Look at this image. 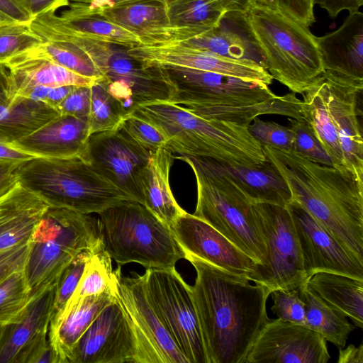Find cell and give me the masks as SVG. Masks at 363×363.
Wrapping results in <instances>:
<instances>
[{"label": "cell", "mask_w": 363, "mask_h": 363, "mask_svg": "<svg viewBox=\"0 0 363 363\" xmlns=\"http://www.w3.org/2000/svg\"><path fill=\"white\" fill-rule=\"evenodd\" d=\"M196 277L191 286L208 363H245L269 320L264 285L230 274L189 254Z\"/></svg>", "instance_id": "obj_1"}, {"label": "cell", "mask_w": 363, "mask_h": 363, "mask_svg": "<svg viewBox=\"0 0 363 363\" xmlns=\"http://www.w3.org/2000/svg\"><path fill=\"white\" fill-rule=\"evenodd\" d=\"M294 201L363 262V178L343 166L262 146Z\"/></svg>", "instance_id": "obj_2"}, {"label": "cell", "mask_w": 363, "mask_h": 363, "mask_svg": "<svg viewBox=\"0 0 363 363\" xmlns=\"http://www.w3.org/2000/svg\"><path fill=\"white\" fill-rule=\"evenodd\" d=\"M175 94L169 101L208 120L249 125L257 116L302 119L296 94L276 95L269 85L212 72L167 66Z\"/></svg>", "instance_id": "obj_3"}, {"label": "cell", "mask_w": 363, "mask_h": 363, "mask_svg": "<svg viewBox=\"0 0 363 363\" xmlns=\"http://www.w3.org/2000/svg\"><path fill=\"white\" fill-rule=\"evenodd\" d=\"M363 78L325 69L302 94V118L334 164L363 178Z\"/></svg>", "instance_id": "obj_4"}, {"label": "cell", "mask_w": 363, "mask_h": 363, "mask_svg": "<svg viewBox=\"0 0 363 363\" xmlns=\"http://www.w3.org/2000/svg\"><path fill=\"white\" fill-rule=\"evenodd\" d=\"M129 114L156 127L167 140L165 147L179 155L228 164H255L267 160L248 125L208 120L169 101L140 104Z\"/></svg>", "instance_id": "obj_5"}, {"label": "cell", "mask_w": 363, "mask_h": 363, "mask_svg": "<svg viewBox=\"0 0 363 363\" xmlns=\"http://www.w3.org/2000/svg\"><path fill=\"white\" fill-rule=\"evenodd\" d=\"M18 177L23 187L50 208L99 214L125 202L135 201L83 157H34L20 164Z\"/></svg>", "instance_id": "obj_6"}, {"label": "cell", "mask_w": 363, "mask_h": 363, "mask_svg": "<svg viewBox=\"0 0 363 363\" xmlns=\"http://www.w3.org/2000/svg\"><path fill=\"white\" fill-rule=\"evenodd\" d=\"M192 169L196 182V217L220 233L259 265L267 263V248L254 203L228 177L203 158L178 156Z\"/></svg>", "instance_id": "obj_7"}, {"label": "cell", "mask_w": 363, "mask_h": 363, "mask_svg": "<svg viewBox=\"0 0 363 363\" xmlns=\"http://www.w3.org/2000/svg\"><path fill=\"white\" fill-rule=\"evenodd\" d=\"M267 70L294 94H303L324 72L316 36L308 26L279 11L254 6L246 13Z\"/></svg>", "instance_id": "obj_8"}, {"label": "cell", "mask_w": 363, "mask_h": 363, "mask_svg": "<svg viewBox=\"0 0 363 363\" xmlns=\"http://www.w3.org/2000/svg\"><path fill=\"white\" fill-rule=\"evenodd\" d=\"M98 215L104 247L118 266L134 262L146 269H173L185 259L172 230L143 205L127 201Z\"/></svg>", "instance_id": "obj_9"}, {"label": "cell", "mask_w": 363, "mask_h": 363, "mask_svg": "<svg viewBox=\"0 0 363 363\" xmlns=\"http://www.w3.org/2000/svg\"><path fill=\"white\" fill-rule=\"evenodd\" d=\"M49 38L71 41L88 54L102 73L108 91L123 107L125 116L140 104L169 101L175 94L164 68L145 66L128 54V48L87 37L58 21L51 26Z\"/></svg>", "instance_id": "obj_10"}, {"label": "cell", "mask_w": 363, "mask_h": 363, "mask_svg": "<svg viewBox=\"0 0 363 363\" xmlns=\"http://www.w3.org/2000/svg\"><path fill=\"white\" fill-rule=\"evenodd\" d=\"M101 243L98 218L49 207L30 238L24 273L32 291L55 284L77 255Z\"/></svg>", "instance_id": "obj_11"}, {"label": "cell", "mask_w": 363, "mask_h": 363, "mask_svg": "<svg viewBox=\"0 0 363 363\" xmlns=\"http://www.w3.org/2000/svg\"><path fill=\"white\" fill-rule=\"evenodd\" d=\"M147 296L189 363H208L199 322L187 284L175 268L147 269Z\"/></svg>", "instance_id": "obj_12"}, {"label": "cell", "mask_w": 363, "mask_h": 363, "mask_svg": "<svg viewBox=\"0 0 363 363\" xmlns=\"http://www.w3.org/2000/svg\"><path fill=\"white\" fill-rule=\"evenodd\" d=\"M254 208L264 236L267 259L264 267H257L255 284L270 291L298 289L307 281L301 250L289 211L267 203H255Z\"/></svg>", "instance_id": "obj_13"}, {"label": "cell", "mask_w": 363, "mask_h": 363, "mask_svg": "<svg viewBox=\"0 0 363 363\" xmlns=\"http://www.w3.org/2000/svg\"><path fill=\"white\" fill-rule=\"evenodd\" d=\"M116 301L131 328L136 363H189L150 303L143 274L118 275Z\"/></svg>", "instance_id": "obj_14"}, {"label": "cell", "mask_w": 363, "mask_h": 363, "mask_svg": "<svg viewBox=\"0 0 363 363\" xmlns=\"http://www.w3.org/2000/svg\"><path fill=\"white\" fill-rule=\"evenodd\" d=\"M326 340L303 325L269 319L251 347L245 363H327Z\"/></svg>", "instance_id": "obj_15"}, {"label": "cell", "mask_w": 363, "mask_h": 363, "mask_svg": "<svg viewBox=\"0 0 363 363\" xmlns=\"http://www.w3.org/2000/svg\"><path fill=\"white\" fill-rule=\"evenodd\" d=\"M286 208L296 228L307 279L324 272L363 280V262L298 203L291 201Z\"/></svg>", "instance_id": "obj_16"}, {"label": "cell", "mask_w": 363, "mask_h": 363, "mask_svg": "<svg viewBox=\"0 0 363 363\" xmlns=\"http://www.w3.org/2000/svg\"><path fill=\"white\" fill-rule=\"evenodd\" d=\"M171 230L185 254L253 281L259 264L205 221L186 212Z\"/></svg>", "instance_id": "obj_17"}, {"label": "cell", "mask_w": 363, "mask_h": 363, "mask_svg": "<svg viewBox=\"0 0 363 363\" xmlns=\"http://www.w3.org/2000/svg\"><path fill=\"white\" fill-rule=\"evenodd\" d=\"M130 324L116 301L105 308L77 342L71 363H136Z\"/></svg>", "instance_id": "obj_18"}, {"label": "cell", "mask_w": 363, "mask_h": 363, "mask_svg": "<svg viewBox=\"0 0 363 363\" xmlns=\"http://www.w3.org/2000/svg\"><path fill=\"white\" fill-rule=\"evenodd\" d=\"M128 52L147 67H182L257 81L269 86L274 79L266 69L255 62L230 59L177 44L139 46L128 48Z\"/></svg>", "instance_id": "obj_19"}, {"label": "cell", "mask_w": 363, "mask_h": 363, "mask_svg": "<svg viewBox=\"0 0 363 363\" xmlns=\"http://www.w3.org/2000/svg\"><path fill=\"white\" fill-rule=\"evenodd\" d=\"M150 153L138 148L117 128L93 133L89 139L91 164L104 177L143 205L140 177Z\"/></svg>", "instance_id": "obj_20"}, {"label": "cell", "mask_w": 363, "mask_h": 363, "mask_svg": "<svg viewBox=\"0 0 363 363\" xmlns=\"http://www.w3.org/2000/svg\"><path fill=\"white\" fill-rule=\"evenodd\" d=\"M55 284L33 292L21 318L0 327V363H26L33 348L48 337Z\"/></svg>", "instance_id": "obj_21"}, {"label": "cell", "mask_w": 363, "mask_h": 363, "mask_svg": "<svg viewBox=\"0 0 363 363\" xmlns=\"http://www.w3.org/2000/svg\"><path fill=\"white\" fill-rule=\"evenodd\" d=\"M90 135L87 118L58 115L32 133L11 144L36 157H79L89 160Z\"/></svg>", "instance_id": "obj_22"}, {"label": "cell", "mask_w": 363, "mask_h": 363, "mask_svg": "<svg viewBox=\"0 0 363 363\" xmlns=\"http://www.w3.org/2000/svg\"><path fill=\"white\" fill-rule=\"evenodd\" d=\"M173 44L230 59L252 61L267 69L266 58L250 27L246 13L225 12L214 28Z\"/></svg>", "instance_id": "obj_23"}, {"label": "cell", "mask_w": 363, "mask_h": 363, "mask_svg": "<svg viewBox=\"0 0 363 363\" xmlns=\"http://www.w3.org/2000/svg\"><path fill=\"white\" fill-rule=\"evenodd\" d=\"M116 290L85 297L52 316L48 336L55 363H71L80 338L102 311L116 301Z\"/></svg>", "instance_id": "obj_24"}, {"label": "cell", "mask_w": 363, "mask_h": 363, "mask_svg": "<svg viewBox=\"0 0 363 363\" xmlns=\"http://www.w3.org/2000/svg\"><path fill=\"white\" fill-rule=\"evenodd\" d=\"M98 16L134 34L141 46H162L184 40L170 23L167 5L159 1L141 0L121 4Z\"/></svg>", "instance_id": "obj_25"}, {"label": "cell", "mask_w": 363, "mask_h": 363, "mask_svg": "<svg viewBox=\"0 0 363 363\" xmlns=\"http://www.w3.org/2000/svg\"><path fill=\"white\" fill-rule=\"evenodd\" d=\"M174 160L172 152L160 148L150 153L140 177L143 205L170 229L186 212L177 202L169 185Z\"/></svg>", "instance_id": "obj_26"}, {"label": "cell", "mask_w": 363, "mask_h": 363, "mask_svg": "<svg viewBox=\"0 0 363 363\" xmlns=\"http://www.w3.org/2000/svg\"><path fill=\"white\" fill-rule=\"evenodd\" d=\"M203 159L214 170L232 179L253 203H267L286 207L291 201L286 182L267 159L255 164H228Z\"/></svg>", "instance_id": "obj_27"}, {"label": "cell", "mask_w": 363, "mask_h": 363, "mask_svg": "<svg viewBox=\"0 0 363 363\" xmlns=\"http://www.w3.org/2000/svg\"><path fill=\"white\" fill-rule=\"evenodd\" d=\"M324 70L363 78V13H349L336 30L316 37Z\"/></svg>", "instance_id": "obj_28"}, {"label": "cell", "mask_w": 363, "mask_h": 363, "mask_svg": "<svg viewBox=\"0 0 363 363\" xmlns=\"http://www.w3.org/2000/svg\"><path fill=\"white\" fill-rule=\"evenodd\" d=\"M4 65L9 70L8 96L10 100L18 92L29 87L91 86L97 80L43 59L9 61Z\"/></svg>", "instance_id": "obj_29"}, {"label": "cell", "mask_w": 363, "mask_h": 363, "mask_svg": "<svg viewBox=\"0 0 363 363\" xmlns=\"http://www.w3.org/2000/svg\"><path fill=\"white\" fill-rule=\"evenodd\" d=\"M306 286L327 305L363 328V280L332 272H317Z\"/></svg>", "instance_id": "obj_30"}, {"label": "cell", "mask_w": 363, "mask_h": 363, "mask_svg": "<svg viewBox=\"0 0 363 363\" xmlns=\"http://www.w3.org/2000/svg\"><path fill=\"white\" fill-rule=\"evenodd\" d=\"M45 103L15 97H0V141L11 143L29 135L57 116Z\"/></svg>", "instance_id": "obj_31"}, {"label": "cell", "mask_w": 363, "mask_h": 363, "mask_svg": "<svg viewBox=\"0 0 363 363\" xmlns=\"http://www.w3.org/2000/svg\"><path fill=\"white\" fill-rule=\"evenodd\" d=\"M30 59L46 60L86 77L95 79L104 78L88 54L79 45L69 40H44L7 62Z\"/></svg>", "instance_id": "obj_32"}, {"label": "cell", "mask_w": 363, "mask_h": 363, "mask_svg": "<svg viewBox=\"0 0 363 363\" xmlns=\"http://www.w3.org/2000/svg\"><path fill=\"white\" fill-rule=\"evenodd\" d=\"M305 303V326L318 332L339 350L345 347L354 325L347 317L323 302L306 284L298 288Z\"/></svg>", "instance_id": "obj_33"}, {"label": "cell", "mask_w": 363, "mask_h": 363, "mask_svg": "<svg viewBox=\"0 0 363 363\" xmlns=\"http://www.w3.org/2000/svg\"><path fill=\"white\" fill-rule=\"evenodd\" d=\"M167 12L172 26L184 40L214 28L225 13L216 0H173Z\"/></svg>", "instance_id": "obj_34"}, {"label": "cell", "mask_w": 363, "mask_h": 363, "mask_svg": "<svg viewBox=\"0 0 363 363\" xmlns=\"http://www.w3.org/2000/svg\"><path fill=\"white\" fill-rule=\"evenodd\" d=\"M57 18L65 27L87 37L128 48L141 46L134 34L103 17L77 15L66 9Z\"/></svg>", "instance_id": "obj_35"}, {"label": "cell", "mask_w": 363, "mask_h": 363, "mask_svg": "<svg viewBox=\"0 0 363 363\" xmlns=\"http://www.w3.org/2000/svg\"><path fill=\"white\" fill-rule=\"evenodd\" d=\"M111 259L104 247L93 254L86 263L73 294L64 307L70 306L85 297L116 289L121 266L113 269Z\"/></svg>", "instance_id": "obj_36"}, {"label": "cell", "mask_w": 363, "mask_h": 363, "mask_svg": "<svg viewBox=\"0 0 363 363\" xmlns=\"http://www.w3.org/2000/svg\"><path fill=\"white\" fill-rule=\"evenodd\" d=\"M125 116L121 103L108 91L104 79L91 86L88 123L90 135L116 130Z\"/></svg>", "instance_id": "obj_37"}, {"label": "cell", "mask_w": 363, "mask_h": 363, "mask_svg": "<svg viewBox=\"0 0 363 363\" xmlns=\"http://www.w3.org/2000/svg\"><path fill=\"white\" fill-rule=\"evenodd\" d=\"M32 294L24 270L11 274L0 283V327L21 318Z\"/></svg>", "instance_id": "obj_38"}, {"label": "cell", "mask_w": 363, "mask_h": 363, "mask_svg": "<svg viewBox=\"0 0 363 363\" xmlns=\"http://www.w3.org/2000/svg\"><path fill=\"white\" fill-rule=\"evenodd\" d=\"M49 206L38 198L0 224V252L28 240Z\"/></svg>", "instance_id": "obj_39"}, {"label": "cell", "mask_w": 363, "mask_h": 363, "mask_svg": "<svg viewBox=\"0 0 363 363\" xmlns=\"http://www.w3.org/2000/svg\"><path fill=\"white\" fill-rule=\"evenodd\" d=\"M43 42L30 23L6 21L0 23V64Z\"/></svg>", "instance_id": "obj_40"}, {"label": "cell", "mask_w": 363, "mask_h": 363, "mask_svg": "<svg viewBox=\"0 0 363 363\" xmlns=\"http://www.w3.org/2000/svg\"><path fill=\"white\" fill-rule=\"evenodd\" d=\"M118 129L134 145L150 154L167 144L164 135L156 127L133 114L125 116Z\"/></svg>", "instance_id": "obj_41"}, {"label": "cell", "mask_w": 363, "mask_h": 363, "mask_svg": "<svg viewBox=\"0 0 363 363\" xmlns=\"http://www.w3.org/2000/svg\"><path fill=\"white\" fill-rule=\"evenodd\" d=\"M102 248H104L103 243L82 251L61 273L55 284L52 315L63 308L73 294L88 259Z\"/></svg>", "instance_id": "obj_42"}, {"label": "cell", "mask_w": 363, "mask_h": 363, "mask_svg": "<svg viewBox=\"0 0 363 363\" xmlns=\"http://www.w3.org/2000/svg\"><path fill=\"white\" fill-rule=\"evenodd\" d=\"M288 120V127L294 135L293 151L313 162L335 165L306 121L292 118H289Z\"/></svg>", "instance_id": "obj_43"}, {"label": "cell", "mask_w": 363, "mask_h": 363, "mask_svg": "<svg viewBox=\"0 0 363 363\" xmlns=\"http://www.w3.org/2000/svg\"><path fill=\"white\" fill-rule=\"evenodd\" d=\"M251 135L262 145L283 151H293L294 135L289 127L256 117L248 125Z\"/></svg>", "instance_id": "obj_44"}, {"label": "cell", "mask_w": 363, "mask_h": 363, "mask_svg": "<svg viewBox=\"0 0 363 363\" xmlns=\"http://www.w3.org/2000/svg\"><path fill=\"white\" fill-rule=\"evenodd\" d=\"M271 294L274 301L271 311L278 319L305 325L306 306L298 289H278Z\"/></svg>", "instance_id": "obj_45"}, {"label": "cell", "mask_w": 363, "mask_h": 363, "mask_svg": "<svg viewBox=\"0 0 363 363\" xmlns=\"http://www.w3.org/2000/svg\"><path fill=\"white\" fill-rule=\"evenodd\" d=\"M91 101V86H77L58 105L60 115L87 118Z\"/></svg>", "instance_id": "obj_46"}, {"label": "cell", "mask_w": 363, "mask_h": 363, "mask_svg": "<svg viewBox=\"0 0 363 363\" xmlns=\"http://www.w3.org/2000/svg\"><path fill=\"white\" fill-rule=\"evenodd\" d=\"M38 198L19 183L0 197V224L30 206Z\"/></svg>", "instance_id": "obj_47"}, {"label": "cell", "mask_w": 363, "mask_h": 363, "mask_svg": "<svg viewBox=\"0 0 363 363\" xmlns=\"http://www.w3.org/2000/svg\"><path fill=\"white\" fill-rule=\"evenodd\" d=\"M30 248V238L0 252V283L11 274L24 270Z\"/></svg>", "instance_id": "obj_48"}, {"label": "cell", "mask_w": 363, "mask_h": 363, "mask_svg": "<svg viewBox=\"0 0 363 363\" xmlns=\"http://www.w3.org/2000/svg\"><path fill=\"white\" fill-rule=\"evenodd\" d=\"M141 0H69L67 9L77 15L99 16L102 12L117 6ZM169 4L173 0H156Z\"/></svg>", "instance_id": "obj_49"}, {"label": "cell", "mask_w": 363, "mask_h": 363, "mask_svg": "<svg viewBox=\"0 0 363 363\" xmlns=\"http://www.w3.org/2000/svg\"><path fill=\"white\" fill-rule=\"evenodd\" d=\"M255 6L267 7L279 11L308 27L313 24L300 0H255Z\"/></svg>", "instance_id": "obj_50"}, {"label": "cell", "mask_w": 363, "mask_h": 363, "mask_svg": "<svg viewBox=\"0 0 363 363\" xmlns=\"http://www.w3.org/2000/svg\"><path fill=\"white\" fill-rule=\"evenodd\" d=\"M0 14L17 22L30 23L33 18L25 0H0Z\"/></svg>", "instance_id": "obj_51"}, {"label": "cell", "mask_w": 363, "mask_h": 363, "mask_svg": "<svg viewBox=\"0 0 363 363\" xmlns=\"http://www.w3.org/2000/svg\"><path fill=\"white\" fill-rule=\"evenodd\" d=\"M22 162L0 159V197L7 194L20 183L18 168Z\"/></svg>", "instance_id": "obj_52"}, {"label": "cell", "mask_w": 363, "mask_h": 363, "mask_svg": "<svg viewBox=\"0 0 363 363\" xmlns=\"http://www.w3.org/2000/svg\"><path fill=\"white\" fill-rule=\"evenodd\" d=\"M315 4L324 9L331 18H335L343 10L349 13L358 11L363 0H315Z\"/></svg>", "instance_id": "obj_53"}, {"label": "cell", "mask_w": 363, "mask_h": 363, "mask_svg": "<svg viewBox=\"0 0 363 363\" xmlns=\"http://www.w3.org/2000/svg\"><path fill=\"white\" fill-rule=\"evenodd\" d=\"M33 18L41 13L67 6L69 0H25Z\"/></svg>", "instance_id": "obj_54"}, {"label": "cell", "mask_w": 363, "mask_h": 363, "mask_svg": "<svg viewBox=\"0 0 363 363\" xmlns=\"http://www.w3.org/2000/svg\"><path fill=\"white\" fill-rule=\"evenodd\" d=\"M34 157H36L15 148L11 143L0 141V159L24 162Z\"/></svg>", "instance_id": "obj_55"}, {"label": "cell", "mask_w": 363, "mask_h": 363, "mask_svg": "<svg viewBox=\"0 0 363 363\" xmlns=\"http://www.w3.org/2000/svg\"><path fill=\"white\" fill-rule=\"evenodd\" d=\"M338 363H363V345L358 347L350 345L345 349L340 350Z\"/></svg>", "instance_id": "obj_56"}, {"label": "cell", "mask_w": 363, "mask_h": 363, "mask_svg": "<svg viewBox=\"0 0 363 363\" xmlns=\"http://www.w3.org/2000/svg\"><path fill=\"white\" fill-rule=\"evenodd\" d=\"M225 12L247 13L255 6V0H216Z\"/></svg>", "instance_id": "obj_57"}, {"label": "cell", "mask_w": 363, "mask_h": 363, "mask_svg": "<svg viewBox=\"0 0 363 363\" xmlns=\"http://www.w3.org/2000/svg\"><path fill=\"white\" fill-rule=\"evenodd\" d=\"M9 70L4 64H0V97L8 98Z\"/></svg>", "instance_id": "obj_58"}, {"label": "cell", "mask_w": 363, "mask_h": 363, "mask_svg": "<svg viewBox=\"0 0 363 363\" xmlns=\"http://www.w3.org/2000/svg\"><path fill=\"white\" fill-rule=\"evenodd\" d=\"M300 1L308 17L313 23H314L315 21L313 13L315 0H300Z\"/></svg>", "instance_id": "obj_59"}, {"label": "cell", "mask_w": 363, "mask_h": 363, "mask_svg": "<svg viewBox=\"0 0 363 363\" xmlns=\"http://www.w3.org/2000/svg\"><path fill=\"white\" fill-rule=\"evenodd\" d=\"M10 21L9 19H7L6 18H5L4 16H2L1 14H0V23L1 22H3V21Z\"/></svg>", "instance_id": "obj_60"}]
</instances>
